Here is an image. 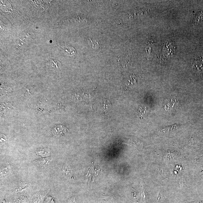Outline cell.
I'll return each mask as SVG.
<instances>
[{
	"label": "cell",
	"mask_w": 203,
	"mask_h": 203,
	"mask_svg": "<svg viewBox=\"0 0 203 203\" xmlns=\"http://www.w3.org/2000/svg\"><path fill=\"white\" fill-rule=\"evenodd\" d=\"M192 70L198 74H203V58L196 55L193 58L192 65Z\"/></svg>",
	"instance_id": "cell-1"
},
{
	"label": "cell",
	"mask_w": 203,
	"mask_h": 203,
	"mask_svg": "<svg viewBox=\"0 0 203 203\" xmlns=\"http://www.w3.org/2000/svg\"><path fill=\"white\" fill-rule=\"evenodd\" d=\"M52 159L53 157L50 156L45 158H40L35 160L33 163L36 166L42 167H45L50 164Z\"/></svg>",
	"instance_id": "cell-2"
},
{
	"label": "cell",
	"mask_w": 203,
	"mask_h": 203,
	"mask_svg": "<svg viewBox=\"0 0 203 203\" xmlns=\"http://www.w3.org/2000/svg\"><path fill=\"white\" fill-rule=\"evenodd\" d=\"M68 130L66 126L63 125H58L55 126L52 130V134L55 135H64L68 133Z\"/></svg>",
	"instance_id": "cell-3"
},
{
	"label": "cell",
	"mask_w": 203,
	"mask_h": 203,
	"mask_svg": "<svg viewBox=\"0 0 203 203\" xmlns=\"http://www.w3.org/2000/svg\"><path fill=\"white\" fill-rule=\"evenodd\" d=\"M61 173L62 176H65L66 177H68L71 175L72 171L69 165L66 163L62 166Z\"/></svg>",
	"instance_id": "cell-4"
},
{
	"label": "cell",
	"mask_w": 203,
	"mask_h": 203,
	"mask_svg": "<svg viewBox=\"0 0 203 203\" xmlns=\"http://www.w3.org/2000/svg\"><path fill=\"white\" fill-rule=\"evenodd\" d=\"M36 155L40 157L41 158L47 157H49L50 154V151L46 149H42L39 150L36 152Z\"/></svg>",
	"instance_id": "cell-5"
},
{
	"label": "cell",
	"mask_w": 203,
	"mask_h": 203,
	"mask_svg": "<svg viewBox=\"0 0 203 203\" xmlns=\"http://www.w3.org/2000/svg\"><path fill=\"white\" fill-rule=\"evenodd\" d=\"M47 193L46 192H43L38 194L37 196L34 199L33 203H42Z\"/></svg>",
	"instance_id": "cell-6"
},
{
	"label": "cell",
	"mask_w": 203,
	"mask_h": 203,
	"mask_svg": "<svg viewBox=\"0 0 203 203\" xmlns=\"http://www.w3.org/2000/svg\"><path fill=\"white\" fill-rule=\"evenodd\" d=\"M29 186L30 185L28 183H22L20 184L19 186L15 190V192L18 193V192H22L28 188Z\"/></svg>",
	"instance_id": "cell-7"
},
{
	"label": "cell",
	"mask_w": 203,
	"mask_h": 203,
	"mask_svg": "<svg viewBox=\"0 0 203 203\" xmlns=\"http://www.w3.org/2000/svg\"><path fill=\"white\" fill-rule=\"evenodd\" d=\"M10 168L9 166H7L5 168L3 169L1 171V178L5 177L9 173L10 171Z\"/></svg>",
	"instance_id": "cell-8"
},
{
	"label": "cell",
	"mask_w": 203,
	"mask_h": 203,
	"mask_svg": "<svg viewBox=\"0 0 203 203\" xmlns=\"http://www.w3.org/2000/svg\"><path fill=\"white\" fill-rule=\"evenodd\" d=\"M58 61H56V60L54 61V60H52L48 62V65L49 66V68L51 67V68H55V67H56L57 68H58V67H59V65H58Z\"/></svg>",
	"instance_id": "cell-9"
},
{
	"label": "cell",
	"mask_w": 203,
	"mask_h": 203,
	"mask_svg": "<svg viewBox=\"0 0 203 203\" xmlns=\"http://www.w3.org/2000/svg\"><path fill=\"white\" fill-rule=\"evenodd\" d=\"M203 18V12L201 11L198 14V16L196 19V21L197 22H199V21H201Z\"/></svg>",
	"instance_id": "cell-10"
},
{
	"label": "cell",
	"mask_w": 203,
	"mask_h": 203,
	"mask_svg": "<svg viewBox=\"0 0 203 203\" xmlns=\"http://www.w3.org/2000/svg\"><path fill=\"white\" fill-rule=\"evenodd\" d=\"M65 47H64V48H63V49H64V52H65V53H67V55H68V52L69 55H72V54H71V53L68 51V50H70V49H72L73 48H72V47H71L70 46H66Z\"/></svg>",
	"instance_id": "cell-11"
},
{
	"label": "cell",
	"mask_w": 203,
	"mask_h": 203,
	"mask_svg": "<svg viewBox=\"0 0 203 203\" xmlns=\"http://www.w3.org/2000/svg\"><path fill=\"white\" fill-rule=\"evenodd\" d=\"M190 203H203V201H194Z\"/></svg>",
	"instance_id": "cell-12"
}]
</instances>
